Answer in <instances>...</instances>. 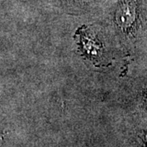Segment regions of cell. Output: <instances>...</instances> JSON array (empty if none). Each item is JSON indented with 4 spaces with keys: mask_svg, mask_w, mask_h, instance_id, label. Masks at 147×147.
I'll return each instance as SVG.
<instances>
[{
    "mask_svg": "<svg viewBox=\"0 0 147 147\" xmlns=\"http://www.w3.org/2000/svg\"><path fill=\"white\" fill-rule=\"evenodd\" d=\"M138 0H120L115 11V21L123 30H128L137 16Z\"/></svg>",
    "mask_w": 147,
    "mask_h": 147,
    "instance_id": "cell-1",
    "label": "cell"
},
{
    "mask_svg": "<svg viewBox=\"0 0 147 147\" xmlns=\"http://www.w3.org/2000/svg\"><path fill=\"white\" fill-rule=\"evenodd\" d=\"M81 43L83 45V50L85 55L88 56L92 60L98 59L102 53V45L99 42L98 39L96 37L88 35V34L84 33L81 36Z\"/></svg>",
    "mask_w": 147,
    "mask_h": 147,
    "instance_id": "cell-2",
    "label": "cell"
}]
</instances>
